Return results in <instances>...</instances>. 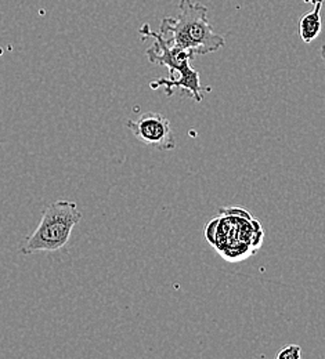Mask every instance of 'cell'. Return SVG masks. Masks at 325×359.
<instances>
[{
	"instance_id": "5b68a950",
	"label": "cell",
	"mask_w": 325,
	"mask_h": 359,
	"mask_svg": "<svg viewBox=\"0 0 325 359\" xmlns=\"http://www.w3.org/2000/svg\"><path fill=\"white\" fill-rule=\"evenodd\" d=\"M321 8H323V3H319L314 6V8L312 11H309L300 17L299 35L305 43L314 42L321 32V28H323Z\"/></svg>"
},
{
	"instance_id": "8992f818",
	"label": "cell",
	"mask_w": 325,
	"mask_h": 359,
	"mask_svg": "<svg viewBox=\"0 0 325 359\" xmlns=\"http://www.w3.org/2000/svg\"><path fill=\"white\" fill-rule=\"evenodd\" d=\"M300 351L302 348L296 344H289L281 348L279 354H277V359H299L300 358Z\"/></svg>"
},
{
	"instance_id": "7a4b0ae2",
	"label": "cell",
	"mask_w": 325,
	"mask_h": 359,
	"mask_svg": "<svg viewBox=\"0 0 325 359\" xmlns=\"http://www.w3.org/2000/svg\"><path fill=\"white\" fill-rule=\"evenodd\" d=\"M178 18H164L159 34L169 45L191 50L195 55L215 53L226 39L208 21V7L192 0H180Z\"/></svg>"
},
{
	"instance_id": "6da1fadb",
	"label": "cell",
	"mask_w": 325,
	"mask_h": 359,
	"mask_svg": "<svg viewBox=\"0 0 325 359\" xmlns=\"http://www.w3.org/2000/svg\"><path fill=\"white\" fill-rule=\"evenodd\" d=\"M140 34L144 38L150 36L154 39L152 46H150L145 51L148 61L164 65L169 69V78H161L151 82V89L165 88L166 95L171 97L173 90L179 88L187 91L192 100L201 102L204 100V93L211 91V88H204L201 85L199 74L191 67V61L194 60L195 54L191 50L169 45L159 32H152L148 25H142L140 28Z\"/></svg>"
},
{
	"instance_id": "277c9868",
	"label": "cell",
	"mask_w": 325,
	"mask_h": 359,
	"mask_svg": "<svg viewBox=\"0 0 325 359\" xmlns=\"http://www.w3.org/2000/svg\"><path fill=\"white\" fill-rule=\"evenodd\" d=\"M126 126L139 141L157 149L171 151L176 147L171 122L161 114L145 112L136 121H128Z\"/></svg>"
},
{
	"instance_id": "52a82bcc",
	"label": "cell",
	"mask_w": 325,
	"mask_h": 359,
	"mask_svg": "<svg viewBox=\"0 0 325 359\" xmlns=\"http://www.w3.org/2000/svg\"><path fill=\"white\" fill-rule=\"evenodd\" d=\"M303 1H306V3H310V4L316 6V4H319V3H324L325 0H303Z\"/></svg>"
},
{
	"instance_id": "3957f363",
	"label": "cell",
	"mask_w": 325,
	"mask_h": 359,
	"mask_svg": "<svg viewBox=\"0 0 325 359\" xmlns=\"http://www.w3.org/2000/svg\"><path fill=\"white\" fill-rule=\"evenodd\" d=\"M81 219L82 213L75 202L57 201L50 203L42 215L41 223L22 246V255L61 249L68 243L74 226Z\"/></svg>"
},
{
	"instance_id": "ba28073f",
	"label": "cell",
	"mask_w": 325,
	"mask_h": 359,
	"mask_svg": "<svg viewBox=\"0 0 325 359\" xmlns=\"http://www.w3.org/2000/svg\"><path fill=\"white\" fill-rule=\"evenodd\" d=\"M320 55H321V58H323V61H324L325 67V43L320 47Z\"/></svg>"
}]
</instances>
